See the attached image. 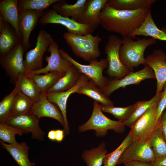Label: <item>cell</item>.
Instances as JSON below:
<instances>
[{"label": "cell", "mask_w": 166, "mask_h": 166, "mask_svg": "<svg viewBox=\"0 0 166 166\" xmlns=\"http://www.w3.org/2000/svg\"><path fill=\"white\" fill-rule=\"evenodd\" d=\"M162 95L157 107L156 113V121L159 123L160 118L163 111L166 108V82L162 90Z\"/></svg>", "instance_id": "cell-39"}, {"label": "cell", "mask_w": 166, "mask_h": 166, "mask_svg": "<svg viewBox=\"0 0 166 166\" xmlns=\"http://www.w3.org/2000/svg\"><path fill=\"white\" fill-rule=\"evenodd\" d=\"M54 40L51 35L44 30L38 32L35 47L26 53L24 64L26 73L42 68L43 57Z\"/></svg>", "instance_id": "cell-8"}, {"label": "cell", "mask_w": 166, "mask_h": 166, "mask_svg": "<svg viewBox=\"0 0 166 166\" xmlns=\"http://www.w3.org/2000/svg\"><path fill=\"white\" fill-rule=\"evenodd\" d=\"M65 74L51 72L43 75L27 74L31 78L42 93H46Z\"/></svg>", "instance_id": "cell-31"}, {"label": "cell", "mask_w": 166, "mask_h": 166, "mask_svg": "<svg viewBox=\"0 0 166 166\" xmlns=\"http://www.w3.org/2000/svg\"><path fill=\"white\" fill-rule=\"evenodd\" d=\"M159 124L163 136L166 141V108L162 114Z\"/></svg>", "instance_id": "cell-40"}, {"label": "cell", "mask_w": 166, "mask_h": 166, "mask_svg": "<svg viewBox=\"0 0 166 166\" xmlns=\"http://www.w3.org/2000/svg\"><path fill=\"white\" fill-rule=\"evenodd\" d=\"M34 103L30 98L19 91L15 97L10 117L31 113Z\"/></svg>", "instance_id": "cell-32"}, {"label": "cell", "mask_w": 166, "mask_h": 166, "mask_svg": "<svg viewBox=\"0 0 166 166\" xmlns=\"http://www.w3.org/2000/svg\"><path fill=\"white\" fill-rule=\"evenodd\" d=\"M19 91L18 84L8 95L0 102V123L5 122L10 117L15 97Z\"/></svg>", "instance_id": "cell-36"}, {"label": "cell", "mask_w": 166, "mask_h": 166, "mask_svg": "<svg viewBox=\"0 0 166 166\" xmlns=\"http://www.w3.org/2000/svg\"><path fill=\"white\" fill-rule=\"evenodd\" d=\"M92 114L88 120L78 128L79 132L81 133L93 130L97 137L105 136L108 131L112 130L117 133L123 132L125 126L124 123L110 119L106 117L101 109L100 104L94 101Z\"/></svg>", "instance_id": "cell-4"}, {"label": "cell", "mask_w": 166, "mask_h": 166, "mask_svg": "<svg viewBox=\"0 0 166 166\" xmlns=\"http://www.w3.org/2000/svg\"><path fill=\"white\" fill-rule=\"evenodd\" d=\"M158 103L148 109L130 127L133 141L147 140L158 128L159 123L156 122V113Z\"/></svg>", "instance_id": "cell-9"}, {"label": "cell", "mask_w": 166, "mask_h": 166, "mask_svg": "<svg viewBox=\"0 0 166 166\" xmlns=\"http://www.w3.org/2000/svg\"><path fill=\"white\" fill-rule=\"evenodd\" d=\"M149 142L155 158L166 155V141L163 136L160 124L149 138Z\"/></svg>", "instance_id": "cell-33"}, {"label": "cell", "mask_w": 166, "mask_h": 166, "mask_svg": "<svg viewBox=\"0 0 166 166\" xmlns=\"http://www.w3.org/2000/svg\"><path fill=\"white\" fill-rule=\"evenodd\" d=\"M14 29L0 16V56L7 54L22 42Z\"/></svg>", "instance_id": "cell-19"}, {"label": "cell", "mask_w": 166, "mask_h": 166, "mask_svg": "<svg viewBox=\"0 0 166 166\" xmlns=\"http://www.w3.org/2000/svg\"><path fill=\"white\" fill-rule=\"evenodd\" d=\"M101 111L112 114L118 121L124 123L132 115L134 109V105L124 107L107 106L100 104Z\"/></svg>", "instance_id": "cell-37"}, {"label": "cell", "mask_w": 166, "mask_h": 166, "mask_svg": "<svg viewBox=\"0 0 166 166\" xmlns=\"http://www.w3.org/2000/svg\"><path fill=\"white\" fill-rule=\"evenodd\" d=\"M133 141L131 134L129 132L120 145L111 152L107 154L103 161L104 166H116L127 146Z\"/></svg>", "instance_id": "cell-34"}, {"label": "cell", "mask_w": 166, "mask_h": 166, "mask_svg": "<svg viewBox=\"0 0 166 166\" xmlns=\"http://www.w3.org/2000/svg\"><path fill=\"white\" fill-rule=\"evenodd\" d=\"M89 80L88 77L82 73L77 84L71 89L61 92L45 93L49 100L57 105L62 112L64 120L65 125L63 130L65 135H68L70 131L66 115V104L68 98L71 94L76 93L79 88Z\"/></svg>", "instance_id": "cell-15"}, {"label": "cell", "mask_w": 166, "mask_h": 166, "mask_svg": "<svg viewBox=\"0 0 166 166\" xmlns=\"http://www.w3.org/2000/svg\"><path fill=\"white\" fill-rule=\"evenodd\" d=\"M38 22L44 25L50 23L61 25L66 28L68 32L78 35L92 34L95 30L89 25L61 16L52 9L45 10Z\"/></svg>", "instance_id": "cell-10"}, {"label": "cell", "mask_w": 166, "mask_h": 166, "mask_svg": "<svg viewBox=\"0 0 166 166\" xmlns=\"http://www.w3.org/2000/svg\"><path fill=\"white\" fill-rule=\"evenodd\" d=\"M2 147L6 150L19 166H34L35 163L29 158V148L26 143L22 142L17 144H7L0 140Z\"/></svg>", "instance_id": "cell-24"}, {"label": "cell", "mask_w": 166, "mask_h": 166, "mask_svg": "<svg viewBox=\"0 0 166 166\" xmlns=\"http://www.w3.org/2000/svg\"><path fill=\"white\" fill-rule=\"evenodd\" d=\"M39 120L36 116L30 113L12 116L5 123L23 130L26 133H31L33 139L43 141L45 133L39 126Z\"/></svg>", "instance_id": "cell-14"}, {"label": "cell", "mask_w": 166, "mask_h": 166, "mask_svg": "<svg viewBox=\"0 0 166 166\" xmlns=\"http://www.w3.org/2000/svg\"><path fill=\"white\" fill-rule=\"evenodd\" d=\"M63 38L77 56L90 62L101 55L99 44L101 38L98 35H78L65 32Z\"/></svg>", "instance_id": "cell-3"}, {"label": "cell", "mask_w": 166, "mask_h": 166, "mask_svg": "<svg viewBox=\"0 0 166 166\" xmlns=\"http://www.w3.org/2000/svg\"><path fill=\"white\" fill-rule=\"evenodd\" d=\"M155 0H107L109 6L120 10L132 11L150 9Z\"/></svg>", "instance_id": "cell-26"}, {"label": "cell", "mask_w": 166, "mask_h": 166, "mask_svg": "<svg viewBox=\"0 0 166 166\" xmlns=\"http://www.w3.org/2000/svg\"><path fill=\"white\" fill-rule=\"evenodd\" d=\"M31 113L39 119L42 117L54 119L64 127V120L61 111L57 105L49 100L45 93H42L34 103Z\"/></svg>", "instance_id": "cell-18"}, {"label": "cell", "mask_w": 166, "mask_h": 166, "mask_svg": "<svg viewBox=\"0 0 166 166\" xmlns=\"http://www.w3.org/2000/svg\"><path fill=\"white\" fill-rule=\"evenodd\" d=\"M25 50L21 42L7 54L0 56V64L10 82L16 85L19 78L26 73L24 64Z\"/></svg>", "instance_id": "cell-6"}, {"label": "cell", "mask_w": 166, "mask_h": 166, "mask_svg": "<svg viewBox=\"0 0 166 166\" xmlns=\"http://www.w3.org/2000/svg\"><path fill=\"white\" fill-rule=\"evenodd\" d=\"M48 51L50 52V55L45 57L47 65L41 69L26 73L32 75L55 72L65 74L73 66L72 63L61 56L58 45L54 41L49 45Z\"/></svg>", "instance_id": "cell-13"}, {"label": "cell", "mask_w": 166, "mask_h": 166, "mask_svg": "<svg viewBox=\"0 0 166 166\" xmlns=\"http://www.w3.org/2000/svg\"><path fill=\"white\" fill-rule=\"evenodd\" d=\"M59 0H18V12L27 10L44 11Z\"/></svg>", "instance_id": "cell-35"}, {"label": "cell", "mask_w": 166, "mask_h": 166, "mask_svg": "<svg viewBox=\"0 0 166 166\" xmlns=\"http://www.w3.org/2000/svg\"><path fill=\"white\" fill-rule=\"evenodd\" d=\"M26 132L23 130L6 123H0V139L1 140L9 144L18 143L15 139V135L21 136Z\"/></svg>", "instance_id": "cell-38"}, {"label": "cell", "mask_w": 166, "mask_h": 166, "mask_svg": "<svg viewBox=\"0 0 166 166\" xmlns=\"http://www.w3.org/2000/svg\"><path fill=\"white\" fill-rule=\"evenodd\" d=\"M150 10V9L117 10L105 4L100 13V25L107 31L119 34L123 37L130 36L141 26Z\"/></svg>", "instance_id": "cell-1"}, {"label": "cell", "mask_w": 166, "mask_h": 166, "mask_svg": "<svg viewBox=\"0 0 166 166\" xmlns=\"http://www.w3.org/2000/svg\"><path fill=\"white\" fill-rule=\"evenodd\" d=\"M89 0H77L73 4H69L65 0L59 1L52 6V9L61 16L76 21L80 18L88 4Z\"/></svg>", "instance_id": "cell-20"}, {"label": "cell", "mask_w": 166, "mask_h": 166, "mask_svg": "<svg viewBox=\"0 0 166 166\" xmlns=\"http://www.w3.org/2000/svg\"><path fill=\"white\" fill-rule=\"evenodd\" d=\"M47 137L50 140L56 141V130H52L49 131Z\"/></svg>", "instance_id": "cell-44"}, {"label": "cell", "mask_w": 166, "mask_h": 166, "mask_svg": "<svg viewBox=\"0 0 166 166\" xmlns=\"http://www.w3.org/2000/svg\"><path fill=\"white\" fill-rule=\"evenodd\" d=\"M18 0H2L0 1V16L10 24L20 39L22 38L19 29Z\"/></svg>", "instance_id": "cell-22"}, {"label": "cell", "mask_w": 166, "mask_h": 166, "mask_svg": "<svg viewBox=\"0 0 166 166\" xmlns=\"http://www.w3.org/2000/svg\"><path fill=\"white\" fill-rule=\"evenodd\" d=\"M59 51L63 58L72 63L81 73L92 80L100 89L107 85L109 80L103 74L104 70L108 66L106 59L102 58L99 61L96 60L89 62V65H85L74 60L63 49H60Z\"/></svg>", "instance_id": "cell-7"}, {"label": "cell", "mask_w": 166, "mask_h": 166, "mask_svg": "<svg viewBox=\"0 0 166 166\" xmlns=\"http://www.w3.org/2000/svg\"><path fill=\"white\" fill-rule=\"evenodd\" d=\"M137 36H150L156 40L166 41V32L160 30L157 27L150 10L141 26L135 29L130 36L134 38Z\"/></svg>", "instance_id": "cell-23"}, {"label": "cell", "mask_w": 166, "mask_h": 166, "mask_svg": "<svg viewBox=\"0 0 166 166\" xmlns=\"http://www.w3.org/2000/svg\"><path fill=\"white\" fill-rule=\"evenodd\" d=\"M65 135L63 130H56V141L58 142H61L64 139Z\"/></svg>", "instance_id": "cell-43"}, {"label": "cell", "mask_w": 166, "mask_h": 166, "mask_svg": "<svg viewBox=\"0 0 166 166\" xmlns=\"http://www.w3.org/2000/svg\"><path fill=\"white\" fill-rule=\"evenodd\" d=\"M44 11L27 10L18 12V25L22 38V43L25 51L31 46L30 37Z\"/></svg>", "instance_id": "cell-16"}, {"label": "cell", "mask_w": 166, "mask_h": 166, "mask_svg": "<svg viewBox=\"0 0 166 166\" xmlns=\"http://www.w3.org/2000/svg\"><path fill=\"white\" fill-rule=\"evenodd\" d=\"M131 37L122 38V43L119 50V56L122 63L128 68L133 69L140 65H146L144 52L147 48L156 42L152 38L138 39L134 41Z\"/></svg>", "instance_id": "cell-2"}, {"label": "cell", "mask_w": 166, "mask_h": 166, "mask_svg": "<svg viewBox=\"0 0 166 166\" xmlns=\"http://www.w3.org/2000/svg\"><path fill=\"white\" fill-rule=\"evenodd\" d=\"M122 43L121 38L117 36L110 35L104 48L108 62L106 73L113 79L123 78L133 70L124 65L120 60L119 50Z\"/></svg>", "instance_id": "cell-5"}, {"label": "cell", "mask_w": 166, "mask_h": 166, "mask_svg": "<svg viewBox=\"0 0 166 166\" xmlns=\"http://www.w3.org/2000/svg\"><path fill=\"white\" fill-rule=\"evenodd\" d=\"M148 79H155V77L152 69L146 65L139 71L135 72L132 71L119 79H113L109 81L106 86L101 89L105 96L109 97L119 88H124L131 85L137 84Z\"/></svg>", "instance_id": "cell-11"}, {"label": "cell", "mask_w": 166, "mask_h": 166, "mask_svg": "<svg viewBox=\"0 0 166 166\" xmlns=\"http://www.w3.org/2000/svg\"><path fill=\"white\" fill-rule=\"evenodd\" d=\"M152 163L154 166H166V155L155 158Z\"/></svg>", "instance_id": "cell-42"}, {"label": "cell", "mask_w": 166, "mask_h": 166, "mask_svg": "<svg viewBox=\"0 0 166 166\" xmlns=\"http://www.w3.org/2000/svg\"><path fill=\"white\" fill-rule=\"evenodd\" d=\"M155 158L149 139L144 141H132L123 152L117 165L131 161L152 162Z\"/></svg>", "instance_id": "cell-12"}, {"label": "cell", "mask_w": 166, "mask_h": 166, "mask_svg": "<svg viewBox=\"0 0 166 166\" xmlns=\"http://www.w3.org/2000/svg\"><path fill=\"white\" fill-rule=\"evenodd\" d=\"M16 84L19 91L30 98L34 103L42 93L26 73L19 78Z\"/></svg>", "instance_id": "cell-30"}, {"label": "cell", "mask_w": 166, "mask_h": 166, "mask_svg": "<svg viewBox=\"0 0 166 166\" xmlns=\"http://www.w3.org/2000/svg\"><path fill=\"white\" fill-rule=\"evenodd\" d=\"M107 152L105 142H102L97 147L84 150L81 157L87 166H101Z\"/></svg>", "instance_id": "cell-28"}, {"label": "cell", "mask_w": 166, "mask_h": 166, "mask_svg": "<svg viewBox=\"0 0 166 166\" xmlns=\"http://www.w3.org/2000/svg\"><path fill=\"white\" fill-rule=\"evenodd\" d=\"M76 93L85 95L101 104L114 106L113 102L102 93L101 89L91 79L80 87Z\"/></svg>", "instance_id": "cell-27"}, {"label": "cell", "mask_w": 166, "mask_h": 166, "mask_svg": "<svg viewBox=\"0 0 166 166\" xmlns=\"http://www.w3.org/2000/svg\"><path fill=\"white\" fill-rule=\"evenodd\" d=\"M107 0H89L83 13L77 21L78 22L89 25L94 30L100 25V16Z\"/></svg>", "instance_id": "cell-21"}, {"label": "cell", "mask_w": 166, "mask_h": 166, "mask_svg": "<svg viewBox=\"0 0 166 166\" xmlns=\"http://www.w3.org/2000/svg\"><path fill=\"white\" fill-rule=\"evenodd\" d=\"M162 93V91L156 93L151 99L139 101L134 104V109L132 113L128 119L124 122L125 125L130 127L148 109L158 103L161 97Z\"/></svg>", "instance_id": "cell-29"}, {"label": "cell", "mask_w": 166, "mask_h": 166, "mask_svg": "<svg viewBox=\"0 0 166 166\" xmlns=\"http://www.w3.org/2000/svg\"><path fill=\"white\" fill-rule=\"evenodd\" d=\"M146 63L153 70L156 80V93L162 91L166 82V55L161 49L154 50L145 58Z\"/></svg>", "instance_id": "cell-17"}, {"label": "cell", "mask_w": 166, "mask_h": 166, "mask_svg": "<svg viewBox=\"0 0 166 166\" xmlns=\"http://www.w3.org/2000/svg\"><path fill=\"white\" fill-rule=\"evenodd\" d=\"M125 166H154L152 162H145L138 161H131L123 164Z\"/></svg>", "instance_id": "cell-41"}, {"label": "cell", "mask_w": 166, "mask_h": 166, "mask_svg": "<svg viewBox=\"0 0 166 166\" xmlns=\"http://www.w3.org/2000/svg\"><path fill=\"white\" fill-rule=\"evenodd\" d=\"M81 74L73 65L65 75L46 93L61 92L71 89L77 84Z\"/></svg>", "instance_id": "cell-25"}]
</instances>
